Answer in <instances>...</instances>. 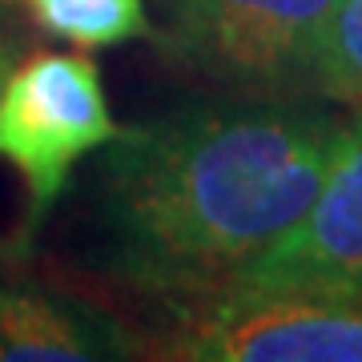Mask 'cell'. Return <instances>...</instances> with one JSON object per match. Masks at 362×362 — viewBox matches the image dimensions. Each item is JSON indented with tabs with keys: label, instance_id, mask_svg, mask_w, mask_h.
Instances as JSON below:
<instances>
[{
	"label": "cell",
	"instance_id": "obj_5",
	"mask_svg": "<svg viewBox=\"0 0 362 362\" xmlns=\"http://www.w3.org/2000/svg\"><path fill=\"white\" fill-rule=\"evenodd\" d=\"M230 290L362 294V105L338 121L306 214Z\"/></svg>",
	"mask_w": 362,
	"mask_h": 362
},
{
	"label": "cell",
	"instance_id": "obj_8",
	"mask_svg": "<svg viewBox=\"0 0 362 362\" xmlns=\"http://www.w3.org/2000/svg\"><path fill=\"white\" fill-rule=\"evenodd\" d=\"M314 97L362 105V0H338L326 25L318 69H314Z\"/></svg>",
	"mask_w": 362,
	"mask_h": 362
},
{
	"label": "cell",
	"instance_id": "obj_4",
	"mask_svg": "<svg viewBox=\"0 0 362 362\" xmlns=\"http://www.w3.org/2000/svg\"><path fill=\"white\" fill-rule=\"evenodd\" d=\"M149 358L177 362H362V294L221 290L169 310Z\"/></svg>",
	"mask_w": 362,
	"mask_h": 362
},
{
	"label": "cell",
	"instance_id": "obj_3",
	"mask_svg": "<svg viewBox=\"0 0 362 362\" xmlns=\"http://www.w3.org/2000/svg\"><path fill=\"white\" fill-rule=\"evenodd\" d=\"M117 133L101 69L85 49H40L8 69L0 85V157L25 185L28 238L61 202L81 157L105 149Z\"/></svg>",
	"mask_w": 362,
	"mask_h": 362
},
{
	"label": "cell",
	"instance_id": "obj_2",
	"mask_svg": "<svg viewBox=\"0 0 362 362\" xmlns=\"http://www.w3.org/2000/svg\"><path fill=\"white\" fill-rule=\"evenodd\" d=\"M338 0H169L157 33L169 61L246 97H314Z\"/></svg>",
	"mask_w": 362,
	"mask_h": 362
},
{
	"label": "cell",
	"instance_id": "obj_7",
	"mask_svg": "<svg viewBox=\"0 0 362 362\" xmlns=\"http://www.w3.org/2000/svg\"><path fill=\"white\" fill-rule=\"evenodd\" d=\"M25 8L40 33L73 49H113L125 40H153L157 28L141 0H4Z\"/></svg>",
	"mask_w": 362,
	"mask_h": 362
},
{
	"label": "cell",
	"instance_id": "obj_9",
	"mask_svg": "<svg viewBox=\"0 0 362 362\" xmlns=\"http://www.w3.org/2000/svg\"><path fill=\"white\" fill-rule=\"evenodd\" d=\"M13 49H16V40H13V33L4 28V0H0V85H4V77H8V69L16 65Z\"/></svg>",
	"mask_w": 362,
	"mask_h": 362
},
{
	"label": "cell",
	"instance_id": "obj_6",
	"mask_svg": "<svg viewBox=\"0 0 362 362\" xmlns=\"http://www.w3.org/2000/svg\"><path fill=\"white\" fill-rule=\"evenodd\" d=\"M141 354H149V342L101 302L16 274L0 278V362H105Z\"/></svg>",
	"mask_w": 362,
	"mask_h": 362
},
{
	"label": "cell",
	"instance_id": "obj_1",
	"mask_svg": "<svg viewBox=\"0 0 362 362\" xmlns=\"http://www.w3.org/2000/svg\"><path fill=\"white\" fill-rule=\"evenodd\" d=\"M338 121L318 97L226 93L121 129L93 173L101 270L165 310L230 290L306 214Z\"/></svg>",
	"mask_w": 362,
	"mask_h": 362
}]
</instances>
